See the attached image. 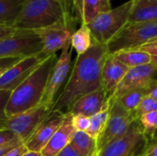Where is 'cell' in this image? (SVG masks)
Listing matches in <instances>:
<instances>
[{"mask_svg": "<svg viewBox=\"0 0 157 156\" xmlns=\"http://www.w3.org/2000/svg\"><path fill=\"white\" fill-rule=\"evenodd\" d=\"M77 21H69L59 23L52 27L35 30L40 39L42 44L41 53L45 56L56 53L71 40L73 33L76 30Z\"/></svg>", "mask_w": 157, "mask_h": 156, "instance_id": "cell-12", "label": "cell"}, {"mask_svg": "<svg viewBox=\"0 0 157 156\" xmlns=\"http://www.w3.org/2000/svg\"><path fill=\"white\" fill-rule=\"evenodd\" d=\"M153 111H157V100L151 97L145 96L132 113L135 119H139L144 114Z\"/></svg>", "mask_w": 157, "mask_h": 156, "instance_id": "cell-27", "label": "cell"}, {"mask_svg": "<svg viewBox=\"0 0 157 156\" xmlns=\"http://www.w3.org/2000/svg\"><path fill=\"white\" fill-rule=\"evenodd\" d=\"M151 141L157 142V129L155 130V133H154V135H153V137H152V140H151Z\"/></svg>", "mask_w": 157, "mask_h": 156, "instance_id": "cell-41", "label": "cell"}, {"mask_svg": "<svg viewBox=\"0 0 157 156\" xmlns=\"http://www.w3.org/2000/svg\"><path fill=\"white\" fill-rule=\"evenodd\" d=\"M147 89H138L132 90L125 93L116 100L129 112H133L138 107L142 99L147 96ZM112 98V97H111ZM114 99V98H113Z\"/></svg>", "mask_w": 157, "mask_h": 156, "instance_id": "cell-25", "label": "cell"}, {"mask_svg": "<svg viewBox=\"0 0 157 156\" xmlns=\"http://www.w3.org/2000/svg\"><path fill=\"white\" fill-rule=\"evenodd\" d=\"M109 101V97L103 88H99L78 98L68 111L72 115H84L88 118L99 112Z\"/></svg>", "mask_w": 157, "mask_h": 156, "instance_id": "cell-16", "label": "cell"}, {"mask_svg": "<svg viewBox=\"0 0 157 156\" xmlns=\"http://www.w3.org/2000/svg\"><path fill=\"white\" fill-rule=\"evenodd\" d=\"M20 59L21 58H0V70L10 68Z\"/></svg>", "mask_w": 157, "mask_h": 156, "instance_id": "cell-34", "label": "cell"}, {"mask_svg": "<svg viewBox=\"0 0 157 156\" xmlns=\"http://www.w3.org/2000/svg\"><path fill=\"white\" fill-rule=\"evenodd\" d=\"M52 111V107L40 103L33 108L7 118L4 129L10 131L25 143Z\"/></svg>", "mask_w": 157, "mask_h": 156, "instance_id": "cell-8", "label": "cell"}, {"mask_svg": "<svg viewBox=\"0 0 157 156\" xmlns=\"http://www.w3.org/2000/svg\"><path fill=\"white\" fill-rule=\"evenodd\" d=\"M26 2L27 0H0V25L13 27Z\"/></svg>", "mask_w": 157, "mask_h": 156, "instance_id": "cell-19", "label": "cell"}, {"mask_svg": "<svg viewBox=\"0 0 157 156\" xmlns=\"http://www.w3.org/2000/svg\"><path fill=\"white\" fill-rule=\"evenodd\" d=\"M69 21L79 23L73 4L63 0H27L13 27L35 31Z\"/></svg>", "mask_w": 157, "mask_h": 156, "instance_id": "cell-2", "label": "cell"}, {"mask_svg": "<svg viewBox=\"0 0 157 156\" xmlns=\"http://www.w3.org/2000/svg\"><path fill=\"white\" fill-rule=\"evenodd\" d=\"M72 52L71 40L63 48L60 56L57 58L52 70L51 72L47 86L41 100V104L52 107L62 86L65 85V81L72 68Z\"/></svg>", "mask_w": 157, "mask_h": 156, "instance_id": "cell-10", "label": "cell"}, {"mask_svg": "<svg viewBox=\"0 0 157 156\" xmlns=\"http://www.w3.org/2000/svg\"><path fill=\"white\" fill-rule=\"evenodd\" d=\"M72 124L75 131H86L90 125V118L84 115H72Z\"/></svg>", "mask_w": 157, "mask_h": 156, "instance_id": "cell-28", "label": "cell"}, {"mask_svg": "<svg viewBox=\"0 0 157 156\" xmlns=\"http://www.w3.org/2000/svg\"><path fill=\"white\" fill-rule=\"evenodd\" d=\"M157 39V21L127 23L108 43L109 54L138 49Z\"/></svg>", "mask_w": 157, "mask_h": 156, "instance_id": "cell-4", "label": "cell"}, {"mask_svg": "<svg viewBox=\"0 0 157 156\" xmlns=\"http://www.w3.org/2000/svg\"><path fill=\"white\" fill-rule=\"evenodd\" d=\"M22 144H24V143L17 138V139L12 141L11 143H9L7 144H6L4 146H1L0 147V156H4L6 154H7L8 152H10L11 150L16 149V148H17L18 146H20Z\"/></svg>", "mask_w": 157, "mask_h": 156, "instance_id": "cell-32", "label": "cell"}, {"mask_svg": "<svg viewBox=\"0 0 157 156\" xmlns=\"http://www.w3.org/2000/svg\"><path fill=\"white\" fill-rule=\"evenodd\" d=\"M22 156H41L40 155V153H34V152H29V151H28V152H26Z\"/></svg>", "mask_w": 157, "mask_h": 156, "instance_id": "cell-40", "label": "cell"}, {"mask_svg": "<svg viewBox=\"0 0 157 156\" xmlns=\"http://www.w3.org/2000/svg\"><path fill=\"white\" fill-rule=\"evenodd\" d=\"M65 114L66 113L60 111H52V113L39 126L31 137L24 143L27 150L29 152L40 153L61 126Z\"/></svg>", "mask_w": 157, "mask_h": 156, "instance_id": "cell-14", "label": "cell"}, {"mask_svg": "<svg viewBox=\"0 0 157 156\" xmlns=\"http://www.w3.org/2000/svg\"><path fill=\"white\" fill-rule=\"evenodd\" d=\"M6 70H7V69H3V70H0V76H1V74L6 71Z\"/></svg>", "mask_w": 157, "mask_h": 156, "instance_id": "cell-42", "label": "cell"}, {"mask_svg": "<svg viewBox=\"0 0 157 156\" xmlns=\"http://www.w3.org/2000/svg\"><path fill=\"white\" fill-rule=\"evenodd\" d=\"M42 53L20 59L13 66L6 70L0 76V91H13L46 58Z\"/></svg>", "mask_w": 157, "mask_h": 156, "instance_id": "cell-13", "label": "cell"}, {"mask_svg": "<svg viewBox=\"0 0 157 156\" xmlns=\"http://www.w3.org/2000/svg\"><path fill=\"white\" fill-rule=\"evenodd\" d=\"M109 114V103L108 101V104L97 114L90 117V125L87 131H86L89 136H91L93 139L98 141L101 133L103 132Z\"/></svg>", "mask_w": 157, "mask_h": 156, "instance_id": "cell-24", "label": "cell"}, {"mask_svg": "<svg viewBox=\"0 0 157 156\" xmlns=\"http://www.w3.org/2000/svg\"><path fill=\"white\" fill-rule=\"evenodd\" d=\"M144 156H157V142L151 141L148 150Z\"/></svg>", "mask_w": 157, "mask_h": 156, "instance_id": "cell-38", "label": "cell"}, {"mask_svg": "<svg viewBox=\"0 0 157 156\" xmlns=\"http://www.w3.org/2000/svg\"><path fill=\"white\" fill-rule=\"evenodd\" d=\"M73 1V6H74V11L75 17L79 21L81 25V5H82V0H72Z\"/></svg>", "mask_w": 157, "mask_h": 156, "instance_id": "cell-37", "label": "cell"}, {"mask_svg": "<svg viewBox=\"0 0 157 156\" xmlns=\"http://www.w3.org/2000/svg\"><path fill=\"white\" fill-rule=\"evenodd\" d=\"M108 55L107 44L93 40L92 46L76 56L70 75L52 106V111L67 113L78 98L102 88V68Z\"/></svg>", "mask_w": 157, "mask_h": 156, "instance_id": "cell-1", "label": "cell"}, {"mask_svg": "<svg viewBox=\"0 0 157 156\" xmlns=\"http://www.w3.org/2000/svg\"><path fill=\"white\" fill-rule=\"evenodd\" d=\"M138 120L141 123L144 134L151 141L155 130L157 129V111L144 114Z\"/></svg>", "mask_w": 157, "mask_h": 156, "instance_id": "cell-26", "label": "cell"}, {"mask_svg": "<svg viewBox=\"0 0 157 156\" xmlns=\"http://www.w3.org/2000/svg\"><path fill=\"white\" fill-rule=\"evenodd\" d=\"M147 96L148 97H153L155 100H157V81L148 89Z\"/></svg>", "mask_w": 157, "mask_h": 156, "instance_id": "cell-39", "label": "cell"}, {"mask_svg": "<svg viewBox=\"0 0 157 156\" xmlns=\"http://www.w3.org/2000/svg\"><path fill=\"white\" fill-rule=\"evenodd\" d=\"M93 44L91 31L87 25L81 24L71 37V47L75 50L77 55L85 53Z\"/></svg>", "mask_w": 157, "mask_h": 156, "instance_id": "cell-23", "label": "cell"}, {"mask_svg": "<svg viewBox=\"0 0 157 156\" xmlns=\"http://www.w3.org/2000/svg\"><path fill=\"white\" fill-rule=\"evenodd\" d=\"M113 55L128 68H133L152 63V56L145 51L132 49L120 51Z\"/></svg>", "mask_w": 157, "mask_h": 156, "instance_id": "cell-21", "label": "cell"}, {"mask_svg": "<svg viewBox=\"0 0 157 156\" xmlns=\"http://www.w3.org/2000/svg\"><path fill=\"white\" fill-rule=\"evenodd\" d=\"M11 91H0V130L4 129L5 122L6 120V106L10 97Z\"/></svg>", "mask_w": 157, "mask_h": 156, "instance_id": "cell-29", "label": "cell"}, {"mask_svg": "<svg viewBox=\"0 0 157 156\" xmlns=\"http://www.w3.org/2000/svg\"><path fill=\"white\" fill-rule=\"evenodd\" d=\"M40 37L32 30H17L0 40V58H25L41 53Z\"/></svg>", "mask_w": 157, "mask_h": 156, "instance_id": "cell-7", "label": "cell"}, {"mask_svg": "<svg viewBox=\"0 0 157 156\" xmlns=\"http://www.w3.org/2000/svg\"><path fill=\"white\" fill-rule=\"evenodd\" d=\"M26 152H28V150L25 147V145L22 144V145L18 146L17 148L11 150L10 152H8L7 154H6L4 156H22Z\"/></svg>", "mask_w": 157, "mask_h": 156, "instance_id": "cell-36", "label": "cell"}, {"mask_svg": "<svg viewBox=\"0 0 157 156\" xmlns=\"http://www.w3.org/2000/svg\"><path fill=\"white\" fill-rule=\"evenodd\" d=\"M150 142L139 120H134L123 136L109 143L97 156H144Z\"/></svg>", "mask_w": 157, "mask_h": 156, "instance_id": "cell-6", "label": "cell"}, {"mask_svg": "<svg viewBox=\"0 0 157 156\" xmlns=\"http://www.w3.org/2000/svg\"><path fill=\"white\" fill-rule=\"evenodd\" d=\"M156 75L157 65L153 63L131 68L110 97L117 99L129 91L148 90L157 81Z\"/></svg>", "mask_w": 157, "mask_h": 156, "instance_id": "cell-11", "label": "cell"}, {"mask_svg": "<svg viewBox=\"0 0 157 156\" xmlns=\"http://www.w3.org/2000/svg\"><path fill=\"white\" fill-rule=\"evenodd\" d=\"M109 114L106 127L97 141V153L98 154L111 142L123 136L135 119L132 112L127 111L116 99L109 98Z\"/></svg>", "mask_w": 157, "mask_h": 156, "instance_id": "cell-9", "label": "cell"}, {"mask_svg": "<svg viewBox=\"0 0 157 156\" xmlns=\"http://www.w3.org/2000/svg\"><path fill=\"white\" fill-rule=\"evenodd\" d=\"M97 155H98V154H96V155H95V156H97Z\"/></svg>", "mask_w": 157, "mask_h": 156, "instance_id": "cell-44", "label": "cell"}, {"mask_svg": "<svg viewBox=\"0 0 157 156\" xmlns=\"http://www.w3.org/2000/svg\"><path fill=\"white\" fill-rule=\"evenodd\" d=\"M63 1H64V2H67V3H71V4H73V1H72V0H63Z\"/></svg>", "mask_w": 157, "mask_h": 156, "instance_id": "cell-43", "label": "cell"}, {"mask_svg": "<svg viewBox=\"0 0 157 156\" xmlns=\"http://www.w3.org/2000/svg\"><path fill=\"white\" fill-rule=\"evenodd\" d=\"M75 133V130L72 124V114L67 112L61 126L52 135L47 145L40 153V155L57 156L68 143H70Z\"/></svg>", "mask_w": 157, "mask_h": 156, "instance_id": "cell-17", "label": "cell"}, {"mask_svg": "<svg viewBox=\"0 0 157 156\" xmlns=\"http://www.w3.org/2000/svg\"><path fill=\"white\" fill-rule=\"evenodd\" d=\"M70 143L81 156H95L98 154L97 141L86 131H75Z\"/></svg>", "mask_w": 157, "mask_h": 156, "instance_id": "cell-22", "label": "cell"}, {"mask_svg": "<svg viewBox=\"0 0 157 156\" xmlns=\"http://www.w3.org/2000/svg\"><path fill=\"white\" fill-rule=\"evenodd\" d=\"M57 156H81L79 153L75 150V148L72 145V143H68Z\"/></svg>", "mask_w": 157, "mask_h": 156, "instance_id": "cell-33", "label": "cell"}, {"mask_svg": "<svg viewBox=\"0 0 157 156\" xmlns=\"http://www.w3.org/2000/svg\"><path fill=\"white\" fill-rule=\"evenodd\" d=\"M130 68L121 63L113 54H109L102 68V88L109 98L112 97L117 86L124 78Z\"/></svg>", "mask_w": 157, "mask_h": 156, "instance_id": "cell-15", "label": "cell"}, {"mask_svg": "<svg viewBox=\"0 0 157 156\" xmlns=\"http://www.w3.org/2000/svg\"><path fill=\"white\" fill-rule=\"evenodd\" d=\"M17 29H16L13 27H7V26H1L0 25V40L13 34L14 32H16Z\"/></svg>", "mask_w": 157, "mask_h": 156, "instance_id": "cell-35", "label": "cell"}, {"mask_svg": "<svg viewBox=\"0 0 157 156\" xmlns=\"http://www.w3.org/2000/svg\"><path fill=\"white\" fill-rule=\"evenodd\" d=\"M128 23L157 21V0H132Z\"/></svg>", "mask_w": 157, "mask_h": 156, "instance_id": "cell-18", "label": "cell"}, {"mask_svg": "<svg viewBox=\"0 0 157 156\" xmlns=\"http://www.w3.org/2000/svg\"><path fill=\"white\" fill-rule=\"evenodd\" d=\"M111 8L110 0H82L81 24H88L98 15Z\"/></svg>", "mask_w": 157, "mask_h": 156, "instance_id": "cell-20", "label": "cell"}, {"mask_svg": "<svg viewBox=\"0 0 157 156\" xmlns=\"http://www.w3.org/2000/svg\"><path fill=\"white\" fill-rule=\"evenodd\" d=\"M132 5V1L129 0L115 8L98 15L86 24L91 31L93 40L97 42L107 44L128 23Z\"/></svg>", "mask_w": 157, "mask_h": 156, "instance_id": "cell-5", "label": "cell"}, {"mask_svg": "<svg viewBox=\"0 0 157 156\" xmlns=\"http://www.w3.org/2000/svg\"><path fill=\"white\" fill-rule=\"evenodd\" d=\"M137 50L143 51L150 54L151 56H157V39L139 47Z\"/></svg>", "mask_w": 157, "mask_h": 156, "instance_id": "cell-31", "label": "cell"}, {"mask_svg": "<svg viewBox=\"0 0 157 156\" xmlns=\"http://www.w3.org/2000/svg\"><path fill=\"white\" fill-rule=\"evenodd\" d=\"M57 58L56 53L47 56L26 80L11 91L6 106V118L25 112L40 104Z\"/></svg>", "mask_w": 157, "mask_h": 156, "instance_id": "cell-3", "label": "cell"}, {"mask_svg": "<svg viewBox=\"0 0 157 156\" xmlns=\"http://www.w3.org/2000/svg\"><path fill=\"white\" fill-rule=\"evenodd\" d=\"M16 139H17V138L10 131L5 130V129L0 130V147L11 143L12 141H14Z\"/></svg>", "mask_w": 157, "mask_h": 156, "instance_id": "cell-30", "label": "cell"}]
</instances>
